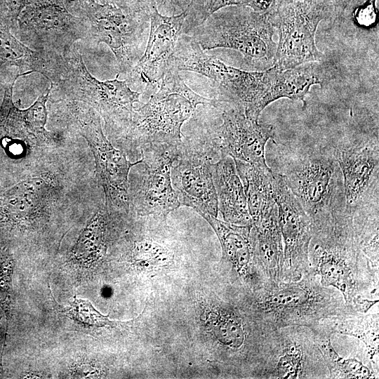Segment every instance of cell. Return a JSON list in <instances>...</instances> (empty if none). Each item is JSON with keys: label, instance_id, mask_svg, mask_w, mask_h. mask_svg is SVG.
Here are the masks:
<instances>
[{"label": "cell", "instance_id": "1", "mask_svg": "<svg viewBox=\"0 0 379 379\" xmlns=\"http://www.w3.org/2000/svg\"><path fill=\"white\" fill-rule=\"evenodd\" d=\"M309 258L321 284L340 291L347 305L360 312L369 311L378 300L379 274L364 254L354 215L347 208L324 220L312 222Z\"/></svg>", "mask_w": 379, "mask_h": 379}, {"label": "cell", "instance_id": "2", "mask_svg": "<svg viewBox=\"0 0 379 379\" xmlns=\"http://www.w3.org/2000/svg\"><path fill=\"white\" fill-rule=\"evenodd\" d=\"M245 293L240 308L272 330L311 327L322 319L357 312L345 303L340 291L323 286L314 274L294 281H268L261 288Z\"/></svg>", "mask_w": 379, "mask_h": 379}, {"label": "cell", "instance_id": "3", "mask_svg": "<svg viewBox=\"0 0 379 379\" xmlns=\"http://www.w3.org/2000/svg\"><path fill=\"white\" fill-rule=\"evenodd\" d=\"M218 99L203 97L193 91L178 72L168 70L147 102L135 108L131 126L114 144L126 155L137 159L140 149L148 144L180 145L181 128L199 105L215 107Z\"/></svg>", "mask_w": 379, "mask_h": 379}, {"label": "cell", "instance_id": "4", "mask_svg": "<svg viewBox=\"0 0 379 379\" xmlns=\"http://www.w3.org/2000/svg\"><path fill=\"white\" fill-rule=\"evenodd\" d=\"M65 69L60 79L51 84L59 101L81 102L93 108L103 119L107 136L115 143L131 124L134 104L140 103L141 93L134 91L127 81H100L86 68L80 51L74 45L63 55Z\"/></svg>", "mask_w": 379, "mask_h": 379}, {"label": "cell", "instance_id": "5", "mask_svg": "<svg viewBox=\"0 0 379 379\" xmlns=\"http://www.w3.org/2000/svg\"><path fill=\"white\" fill-rule=\"evenodd\" d=\"M275 29L267 13L246 6H228L212 14L192 31L203 50L225 48L242 54L249 68L260 71L274 65L277 43Z\"/></svg>", "mask_w": 379, "mask_h": 379}, {"label": "cell", "instance_id": "6", "mask_svg": "<svg viewBox=\"0 0 379 379\" xmlns=\"http://www.w3.org/2000/svg\"><path fill=\"white\" fill-rule=\"evenodd\" d=\"M61 108L69 125L85 138L93 152L98 184L103 191L106 206L129 213L128 175L142 159L131 162L123 150L112 144L104 134L100 116L93 108L66 100Z\"/></svg>", "mask_w": 379, "mask_h": 379}, {"label": "cell", "instance_id": "7", "mask_svg": "<svg viewBox=\"0 0 379 379\" xmlns=\"http://www.w3.org/2000/svg\"><path fill=\"white\" fill-rule=\"evenodd\" d=\"M267 14L279 34L274 66L285 70L323 60L315 34L321 21L335 18L334 8L288 0Z\"/></svg>", "mask_w": 379, "mask_h": 379}, {"label": "cell", "instance_id": "8", "mask_svg": "<svg viewBox=\"0 0 379 379\" xmlns=\"http://www.w3.org/2000/svg\"><path fill=\"white\" fill-rule=\"evenodd\" d=\"M181 144L153 143L140 149L142 161L131 169L128 175V193L132 214L167 219L171 211L181 206L171 177V166Z\"/></svg>", "mask_w": 379, "mask_h": 379}, {"label": "cell", "instance_id": "9", "mask_svg": "<svg viewBox=\"0 0 379 379\" xmlns=\"http://www.w3.org/2000/svg\"><path fill=\"white\" fill-rule=\"evenodd\" d=\"M283 175L312 222L347 208L342 173L335 159L309 156L295 161Z\"/></svg>", "mask_w": 379, "mask_h": 379}, {"label": "cell", "instance_id": "10", "mask_svg": "<svg viewBox=\"0 0 379 379\" xmlns=\"http://www.w3.org/2000/svg\"><path fill=\"white\" fill-rule=\"evenodd\" d=\"M82 7L88 26V37L97 44H107L120 72L128 74L139 60L149 14L126 10L109 1L98 4L89 0Z\"/></svg>", "mask_w": 379, "mask_h": 379}, {"label": "cell", "instance_id": "11", "mask_svg": "<svg viewBox=\"0 0 379 379\" xmlns=\"http://www.w3.org/2000/svg\"><path fill=\"white\" fill-rule=\"evenodd\" d=\"M20 13L13 33L34 51L62 55L76 41L88 36L85 20L69 14L60 1L32 0Z\"/></svg>", "mask_w": 379, "mask_h": 379}, {"label": "cell", "instance_id": "12", "mask_svg": "<svg viewBox=\"0 0 379 379\" xmlns=\"http://www.w3.org/2000/svg\"><path fill=\"white\" fill-rule=\"evenodd\" d=\"M219 107L222 110V124L206 126L195 135L220 158L230 156L251 164L268 166L265 146L274 137V127L248 117L238 105L219 100Z\"/></svg>", "mask_w": 379, "mask_h": 379}, {"label": "cell", "instance_id": "13", "mask_svg": "<svg viewBox=\"0 0 379 379\" xmlns=\"http://www.w3.org/2000/svg\"><path fill=\"white\" fill-rule=\"evenodd\" d=\"M259 378H329L321 353L312 330L291 326L276 330L270 351L254 373Z\"/></svg>", "mask_w": 379, "mask_h": 379}, {"label": "cell", "instance_id": "14", "mask_svg": "<svg viewBox=\"0 0 379 379\" xmlns=\"http://www.w3.org/2000/svg\"><path fill=\"white\" fill-rule=\"evenodd\" d=\"M171 170L180 205L217 217L218 201L211 161L217 154L195 135L185 137Z\"/></svg>", "mask_w": 379, "mask_h": 379}, {"label": "cell", "instance_id": "15", "mask_svg": "<svg viewBox=\"0 0 379 379\" xmlns=\"http://www.w3.org/2000/svg\"><path fill=\"white\" fill-rule=\"evenodd\" d=\"M272 188L284 246L281 281H294L314 274L309 258L312 220L282 174L273 172Z\"/></svg>", "mask_w": 379, "mask_h": 379}, {"label": "cell", "instance_id": "16", "mask_svg": "<svg viewBox=\"0 0 379 379\" xmlns=\"http://www.w3.org/2000/svg\"><path fill=\"white\" fill-rule=\"evenodd\" d=\"M201 215L213 227L222 248L220 267L232 284L244 292L255 291L269 280L257 250L253 225H239L222 221L210 214Z\"/></svg>", "mask_w": 379, "mask_h": 379}, {"label": "cell", "instance_id": "17", "mask_svg": "<svg viewBox=\"0 0 379 379\" xmlns=\"http://www.w3.org/2000/svg\"><path fill=\"white\" fill-rule=\"evenodd\" d=\"M149 33L146 48L131 71L128 79L145 85V91L157 89L169 65L182 27L187 11L171 16L159 13L157 6L149 8Z\"/></svg>", "mask_w": 379, "mask_h": 379}, {"label": "cell", "instance_id": "18", "mask_svg": "<svg viewBox=\"0 0 379 379\" xmlns=\"http://www.w3.org/2000/svg\"><path fill=\"white\" fill-rule=\"evenodd\" d=\"M15 81L6 84L0 95V145L25 144L30 150L56 146L51 133L46 129L48 102L51 88L27 109H19L13 101Z\"/></svg>", "mask_w": 379, "mask_h": 379}, {"label": "cell", "instance_id": "19", "mask_svg": "<svg viewBox=\"0 0 379 379\" xmlns=\"http://www.w3.org/2000/svg\"><path fill=\"white\" fill-rule=\"evenodd\" d=\"M15 25L11 14L0 11V81L17 80L20 76L38 72L51 84H56L63 73L62 55L29 48L15 36Z\"/></svg>", "mask_w": 379, "mask_h": 379}, {"label": "cell", "instance_id": "20", "mask_svg": "<svg viewBox=\"0 0 379 379\" xmlns=\"http://www.w3.org/2000/svg\"><path fill=\"white\" fill-rule=\"evenodd\" d=\"M347 207L354 214L371 190L378 188V146L367 142L336 151Z\"/></svg>", "mask_w": 379, "mask_h": 379}, {"label": "cell", "instance_id": "21", "mask_svg": "<svg viewBox=\"0 0 379 379\" xmlns=\"http://www.w3.org/2000/svg\"><path fill=\"white\" fill-rule=\"evenodd\" d=\"M211 174L218 201V211L225 222L239 225H252L246 197L234 160L230 156L220 158L211 164Z\"/></svg>", "mask_w": 379, "mask_h": 379}, {"label": "cell", "instance_id": "22", "mask_svg": "<svg viewBox=\"0 0 379 379\" xmlns=\"http://www.w3.org/2000/svg\"><path fill=\"white\" fill-rule=\"evenodd\" d=\"M331 335L340 334L355 337L366 346L370 368L378 376V311L353 312L324 318L309 327Z\"/></svg>", "mask_w": 379, "mask_h": 379}, {"label": "cell", "instance_id": "23", "mask_svg": "<svg viewBox=\"0 0 379 379\" xmlns=\"http://www.w3.org/2000/svg\"><path fill=\"white\" fill-rule=\"evenodd\" d=\"M234 160L244 187L252 223L255 224L277 207L272 196L273 171L268 166Z\"/></svg>", "mask_w": 379, "mask_h": 379}, {"label": "cell", "instance_id": "24", "mask_svg": "<svg viewBox=\"0 0 379 379\" xmlns=\"http://www.w3.org/2000/svg\"><path fill=\"white\" fill-rule=\"evenodd\" d=\"M256 231L258 255L270 281L281 280L284 246L277 206L260 221L253 224Z\"/></svg>", "mask_w": 379, "mask_h": 379}, {"label": "cell", "instance_id": "25", "mask_svg": "<svg viewBox=\"0 0 379 379\" xmlns=\"http://www.w3.org/2000/svg\"><path fill=\"white\" fill-rule=\"evenodd\" d=\"M288 0H181V11H187L182 34H188L212 14L228 6H246L259 13H268Z\"/></svg>", "mask_w": 379, "mask_h": 379}, {"label": "cell", "instance_id": "26", "mask_svg": "<svg viewBox=\"0 0 379 379\" xmlns=\"http://www.w3.org/2000/svg\"><path fill=\"white\" fill-rule=\"evenodd\" d=\"M315 342L324 358L329 373V378L333 379H368L378 378L369 366L355 359H344L338 355L331 343V335L312 329Z\"/></svg>", "mask_w": 379, "mask_h": 379}, {"label": "cell", "instance_id": "27", "mask_svg": "<svg viewBox=\"0 0 379 379\" xmlns=\"http://www.w3.org/2000/svg\"><path fill=\"white\" fill-rule=\"evenodd\" d=\"M68 314L84 324L96 327L110 326L114 328L126 325L131 322L111 321L107 317L102 315L95 310L88 300L81 299L74 300Z\"/></svg>", "mask_w": 379, "mask_h": 379}, {"label": "cell", "instance_id": "28", "mask_svg": "<svg viewBox=\"0 0 379 379\" xmlns=\"http://www.w3.org/2000/svg\"><path fill=\"white\" fill-rule=\"evenodd\" d=\"M351 15L354 21L362 27H371L377 21L376 0H366L355 8Z\"/></svg>", "mask_w": 379, "mask_h": 379}, {"label": "cell", "instance_id": "29", "mask_svg": "<svg viewBox=\"0 0 379 379\" xmlns=\"http://www.w3.org/2000/svg\"><path fill=\"white\" fill-rule=\"evenodd\" d=\"M356 7L355 0H335V19L350 16Z\"/></svg>", "mask_w": 379, "mask_h": 379}, {"label": "cell", "instance_id": "30", "mask_svg": "<svg viewBox=\"0 0 379 379\" xmlns=\"http://www.w3.org/2000/svg\"><path fill=\"white\" fill-rule=\"evenodd\" d=\"M303 1L319 6L335 8V0H302Z\"/></svg>", "mask_w": 379, "mask_h": 379}, {"label": "cell", "instance_id": "31", "mask_svg": "<svg viewBox=\"0 0 379 379\" xmlns=\"http://www.w3.org/2000/svg\"><path fill=\"white\" fill-rule=\"evenodd\" d=\"M180 1V0H156V2L157 6L169 4L172 6L174 11H175L176 9H179Z\"/></svg>", "mask_w": 379, "mask_h": 379}, {"label": "cell", "instance_id": "32", "mask_svg": "<svg viewBox=\"0 0 379 379\" xmlns=\"http://www.w3.org/2000/svg\"><path fill=\"white\" fill-rule=\"evenodd\" d=\"M366 0H355V4L356 6H359V5L362 4Z\"/></svg>", "mask_w": 379, "mask_h": 379}]
</instances>
